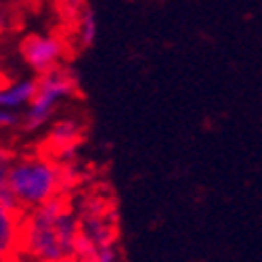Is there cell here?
<instances>
[{"instance_id":"obj_3","label":"cell","mask_w":262,"mask_h":262,"mask_svg":"<svg viewBox=\"0 0 262 262\" xmlns=\"http://www.w3.org/2000/svg\"><path fill=\"white\" fill-rule=\"evenodd\" d=\"M80 89L78 84V76L70 70V68H59L53 70L49 74H42L36 78V95L32 99V103L28 105V109L21 114V133H40L42 128H47L57 112L59 107L76 97Z\"/></svg>"},{"instance_id":"obj_11","label":"cell","mask_w":262,"mask_h":262,"mask_svg":"<svg viewBox=\"0 0 262 262\" xmlns=\"http://www.w3.org/2000/svg\"><path fill=\"white\" fill-rule=\"evenodd\" d=\"M82 9H84V3H63V5H59V11H61L59 15L63 17L65 24L72 28L76 24V19L80 17Z\"/></svg>"},{"instance_id":"obj_6","label":"cell","mask_w":262,"mask_h":262,"mask_svg":"<svg viewBox=\"0 0 262 262\" xmlns=\"http://www.w3.org/2000/svg\"><path fill=\"white\" fill-rule=\"evenodd\" d=\"M36 95V78H17L0 84V109L24 114Z\"/></svg>"},{"instance_id":"obj_7","label":"cell","mask_w":262,"mask_h":262,"mask_svg":"<svg viewBox=\"0 0 262 262\" xmlns=\"http://www.w3.org/2000/svg\"><path fill=\"white\" fill-rule=\"evenodd\" d=\"M21 229V212L0 202V262H13Z\"/></svg>"},{"instance_id":"obj_1","label":"cell","mask_w":262,"mask_h":262,"mask_svg":"<svg viewBox=\"0 0 262 262\" xmlns=\"http://www.w3.org/2000/svg\"><path fill=\"white\" fill-rule=\"evenodd\" d=\"M78 214L74 202L55 198L49 204L21 214L19 244L13 262H68L76 258Z\"/></svg>"},{"instance_id":"obj_12","label":"cell","mask_w":262,"mask_h":262,"mask_svg":"<svg viewBox=\"0 0 262 262\" xmlns=\"http://www.w3.org/2000/svg\"><path fill=\"white\" fill-rule=\"evenodd\" d=\"M68 262H76V260H68Z\"/></svg>"},{"instance_id":"obj_10","label":"cell","mask_w":262,"mask_h":262,"mask_svg":"<svg viewBox=\"0 0 262 262\" xmlns=\"http://www.w3.org/2000/svg\"><path fill=\"white\" fill-rule=\"evenodd\" d=\"M19 128H21V114L0 109V135L13 133V130H19Z\"/></svg>"},{"instance_id":"obj_8","label":"cell","mask_w":262,"mask_h":262,"mask_svg":"<svg viewBox=\"0 0 262 262\" xmlns=\"http://www.w3.org/2000/svg\"><path fill=\"white\" fill-rule=\"evenodd\" d=\"M72 34H74V42H76L78 49H91L97 42V36H99V17H97V13L91 7L84 5L80 17L76 19V24L72 26Z\"/></svg>"},{"instance_id":"obj_9","label":"cell","mask_w":262,"mask_h":262,"mask_svg":"<svg viewBox=\"0 0 262 262\" xmlns=\"http://www.w3.org/2000/svg\"><path fill=\"white\" fill-rule=\"evenodd\" d=\"M15 151L7 145H0V202L15 208L13 204V198H11V189H9V172H11V166H13V160H15ZM17 210V208H15Z\"/></svg>"},{"instance_id":"obj_4","label":"cell","mask_w":262,"mask_h":262,"mask_svg":"<svg viewBox=\"0 0 262 262\" xmlns=\"http://www.w3.org/2000/svg\"><path fill=\"white\" fill-rule=\"evenodd\" d=\"M70 42L59 34H28L19 42V55L24 63L38 76L49 74L53 70L63 68V61L68 59Z\"/></svg>"},{"instance_id":"obj_2","label":"cell","mask_w":262,"mask_h":262,"mask_svg":"<svg viewBox=\"0 0 262 262\" xmlns=\"http://www.w3.org/2000/svg\"><path fill=\"white\" fill-rule=\"evenodd\" d=\"M9 189L21 214L36 210L61 198V166L45 151L17 154L9 172Z\"/></svg>"},{"instance_id":"obj_5","label":"cell","mask_w":262,"mask_h":262,"mask_svg":"<svg viewBox=\"0 0 262 262\" xmlns=\"http://www.w3.org/2000/svg\"><path fill=\"white\" fill-rule=\"evenodd\" d=\"M84 135H86V126L80 118H76V116L57 118L49 124L47 137L42 141L45 147L40 151H45L47 156H51L59 164L74 162V160H78L80 147L84 143Z\"/></svg>"}]
</instances>
